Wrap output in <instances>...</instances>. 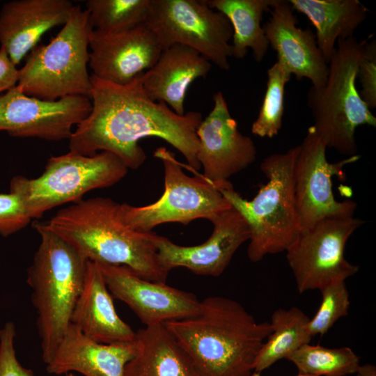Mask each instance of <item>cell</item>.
I'll return each mask as SVG.
<instances>
[{"label": "cell", "mask_w": 376, "mask_h": 376, "mask_svg": "<svg viewBox=\"0 0 376 376\" xmlns=\"http://www.w3.org/2000/svg\"><path fill=\"white\" fill-rule=\"evenodd\" d=\"M142 74L124 85L91 75V110L69 138L70 151L86 156L108 151L128 169H136L146 159L139 141L155 136L185 157L187 169L198 171L196 130L203 120L201 113L178 115L166 104L151 100L142 87Z\"/></svg>", "instance_id": "obj_1"}, {"label": "cell", "mask_w": 376, "mask_h": 376, "mask_svg": "<svg viewBox=\"0 0 376 376\" xmlns=\"http://www.w3.org/2000/svg\"><path fill=\"white\" fill-rule=\"evenodd\" d=\"M201 376H250L272 332L238 301L221 296L201 301L194 315L164 323Z\"/></svg>", "instance_id": "obj_2"}, {"label": "cell", "mask_w": 376, "mask_h": 376, "mask_svg": "<svg viewBox=\"0 0 376 376\" xmlns=\"http://www.w3.org/2000/svg\"><path fill=\"white\" fill-rule=\"evenodd\" d=\"M44 224L87 260L125 265L146 279L166 281L169 272L158 258L156 233L127 227L121 218L120 203L110 198L81 199Z\"/></svg>", "instance_id": "obj_3"}, {"label": "cell", "mask_w": 376, "mask_h": 376, "mask_svg": "<svg viewBox=\"0 0 376 376\" xmlns=\"http://www.w3.org/2000/svg\"><path fill=\"white\" fill-rule=\"evenodd\" d=\"M33 226L40 242L28 268L26 282L37 313L42 359L47 364L71 324L88 260L44 223L36 221Z\"/></svg>", "instance_id": "obj_4"}, {"label": "cell", "mask_w": 376, "mask_h": 376, "mask_svg": "<svg viewBox=\"0 0 376 376\" xmlns=\"http://www.w3.org/2000/svg\"><path fill=\"white\" fill-rule=\"evenodd\" d=\"M297 150L296 146L264 159L260 169L267 182L251 200L244 198L230 182L219 189L248 225L247 255L251 262L285 251L301 231L293 178Z\"/></svg>", "instance_id": "obj_5"}, {"label": "cell", "mask_w": 376, "mask_h": 376, "mask_svg": "<svg viewBox=\"0 0 376 376\" xmlns=\"http://www.w3.org/2000/svg\"><path fill=\"white\" fill-rule=\"evenodd\" d=\"M366 41L354 36L338 40L324 84L311 86L307 94L315 132L327 148L348 157L357 154V127H376V118L356 85Z\"/></svg>", "instance_id": "obj_6"}, {"label": "cell", "mask_w": 376, "mask_h": 376, "mask_svg": "<svg viewBox=\"0 0 376 376\" xmlns=\"http://www.w3.org/2000/svg\"><path fill=\"white\" fill-rule=\"evenodd\" d=\"M92 31L88 10L75 5L57 35L27 55L19 69L17 86L24 94L45 100L72 95L90 98L91 75L87 65Z\"/></svg>", "instance_id": "obj_7"}, {"label": "cell", "mask_w": 376, "mask_h": 376, "mask_svg": "<svg viewBox=\"0 0 376 376\" xmlns=\"http://www.w3.org/2000/svg\"><path fill=\"white\" fill-rule=\"evenodd\" d=\"M128 168L116 155L102 151L86 156L69 151L51 157L36 178L13 177L10 191L21 198L31 219L67 203H76L87 192L111 187L127 173Z\"/></svg>", "instance_id": "obj_8"}, {"label": "cell", "mask_w": 376, "mask_h": 376, "mask_svg": "<svg viewBox=\"0 0 376 376\" xmlns=\"http://www.w3.org/2000/svg\"><path fill=\"white\" fill-rule=\"evenodd\" d=\"M154 156L161 159L164 170V191L155 203L140 207L120 204L123 223L130 228L150 232L164 223L187 225L197 219L212 221L232 206L220 191V186L198 171L189 176L173 152L159 147Z\"/></svg>", "instance_id": "obj_9"}, {"label": "cell", "mask_w": 376, "mask_h": 376, "mask_svg": "<svg viewBox=\"0 0 376 376\" xmlns=\"http://www.w3.org/2000/svg\"><path fill=\"white\" fill-rule=\"evenodd\" d=\"M145 24L162 51L173 45H182L196 50L219 69L229 70L231 24L205 0H150Z\"/></svg>", "instance_id": "obj_10"}, {"label": "cell", "mask_w": 376, "mask_h": 376, "mask_svg": "<svg viewBox=\"0 0 376 376\" xmlns=\"http://www.w3.org/2000/svg\"><path fill=\"white\" fill-rule=\"evenodd\" d=\"M363 223L354 215L332 216L299 233L285 251L300 294L320 290L358 272L359 266L345 258V249L350 237Z\"/></svg>", "instance_id": "obj_11"}, {"label": "cell", "mask_w": 376, "mask_h": 376, "mask_svg": "<svg viewBox=\"0 0 376 376\" xmlns=\"http://www.w3.org/2000/svg\"><path fill=\"white\" fill-rule=\"evenodd\" d=\"M297 147L293 178L301 231L326 217L354 215L357 207L354 201L336 200L332 177L345 178L344 166L358 161L361 156L357 154L336 163L329 162L327 148L313 126Z\"/></svg>", "instance_id": "obj_12"}, {"label": "cell", "mask_w": 376, "mask_h": 376, "mask_svg": "<svg viewBox=\"0 0 376 376\" xmlns=\"http://www.w3.org/2000/svg\"><path fill=\"white\" fill-rule=\"evenodd\" d=\"M91 110V99L72 95L50 101L24 94L17 85L0 95V132L13 137L69 139Z\"/></svg>", "instance_id": "obj_13"}, {"label": "cell", "mask_w": 376, "mask_h": 376, "mask_svg": "<svg viewBox=\"0 0 376 376\" xmlns=\"http://www.w3.org/2000/svg\"><path fill=\"white\" fill-rule=\"evenodd\" d=\"M113 298L126 304L145 326L186 318L198 313L191 292L142 278L125 265L97 264Z\"/></svg>", "instance_id": "obj_14"}, {"label": "cell", "mask_w": 376, "mask_h": 376, "mask_svg": "<svg viewBox=\"0 0 376 376\" xmlns=\"http://www.w3.org/2000/svg\"><path fill=\"white\" fill-rule=\"evenodd\" d=\"M213 100L212 109L196 130L197 159L203 175L221 187L253 163L257 150L251 138L240 132L222 92L216 93Z\"/></svg>", "instance_id": "obj_15"}, {"label": "cell", "mask_w": 376, "mask_h": 376, "mask_svg": "<svg viewBox=\"0 0 376 376\" xmlns=\"http://www.w3.org/2000/svg\"><path fill=\"white\" fill-rule=\"evenodd\" d=\"M211 222L212 235L196 246H180L156 234L155 244L162 267L169 272L181 267L198 275L220 276L240 246L249 240L250 232L244 218L233 207Z\"/></svg>", "instance_id": "obj_16"}, {"label": "cell", "mask_w": 376, "mask_h": 376, "mask_svg": "<svg viewBox=\"0 0 376 376\" xmlns=\"http://www.w3.org/2000/svg\"><path fill=\"white\" fill-rule=\"evenodd\" d=\"M92 75L116 84L131 82L150 69L162 49L146 24L107 33L93 29L89 36Z\"/></svg>", "instance_id": "obj_17"}, {"label": "cell", "mask_w": 376, "mask_h": 376, "mask_svg": "<svg viewBox=\"0 0 376 376\" xmlns=\"http://www.w3.org/2000/svg\"><path fill=\"white\" fill-rule=\"evenodd\" d=\"M270 17L263 26L269 45L276 52L277 61L297 79H308L311 86L326 81L328 63L310 29L298 27V19L288 0H272Z\"/></svg>", "instance_id": "obj_18"}, {"label": "cell", "mask_w": 376, "mask_h": 376, "mask_svg": "<svg viewBox=\"0 0 376 376\" xmlns=\"http://www.w3.org/2000/svg\"><path fill=\"white\" fill-rule=\"evenodd\" d=\"M75 5L69 0H13L0 10V44L17 66L51 29L64 25Z\"/></svg>", "instance_id": "obj_19"}, {"label": "cell", "mask_w": 376, "mask_h": 376, "mask_svg": "<svg viewBox=\"0 0 376 376\" xmlns=\"http://www.w3.org/2000/svg\"><path fill=\"white\" fill-rule=\"evenodd\" d=\"M136 352V339L103 344L89 338L70 324L53 357L46 364V370L57 375L77 372L84 376H124L126 365Z\"/></svg>", "instance_id": "obj_20"}, {"label": "cell", "mask_w": 376, "mask_h": 376, "mask_svg": "<svg viewBox=\"0 0 376 376\" xmlns=\"http://www.w3.org/2000/svg\"><path fill=\"white\" fill-rule=\"evenodd\" d=\"M71 324L89 338L103 344L132 342L136 332L118 315L97 264L87 261L81 290Z\"/></svg>", "instance_id": "obj_21"}, {"label": "cell", "mask_w": 376, "mask_h": 376, "mask_svg": "<svg viewBox=\"0 0 376 376\" xmlns=\"http://www.w3.org/2000/svg\"><path fill=\"white\" fill-rule=\"evenodd\" d=\"M211 68L212 63L196 50L173 45L163 50L155 64L142 74V87L151 100L166 104L182 116L189 86L196 79L205 78Z\"/></svg>", "instance_id": "obj_22"}, {"label": "cell", "mask_w": 376, "mask_h": 376, "mask_svg": "<svg viewBox=\"0 0 376 376\" xmlns=\"http://www.w3.org/2000/svg\"><path fill=\"white\" fill-rule=\"evenodd\" d=\"M137 352L124 376H201L192 360L164 323L136 332Z\"/></svg>", "instance_id": "obj_23"}, {"label": "cell", "mask_w": 376, "mask_h": 376, "mask_svg": "<svg viewBox=\"0 0 376 376\" xmlns=\"http://www.w3.org/2000/svg\"><path fill=\"white\" fill-rule=\"evenodd\" d=\"M315 29L317 45L329 63L338 40L354 36L368 9L358 0H288Z\"/></svg>", "instance_id": "obj_24"}, {"label": "cell", "mask_w": 376, "mask_h": 376, "mask_svg": "<svg viewBox=\"0 0 376 376\" xmlns=\"http://www.w3.org/2000/svg\"><path fill=\"white\" fill-rule=\"evenodd\" d=\"M213 10L224 14L232 29V56L244 58L251 49L253 58L260 62L269 47L261 22L269 11L272 0H205Z\"/></svg>", "instance_id": "obj_25"}, {"label": "cell", "mask_w": 376, "mask_h": 376, "mask_svg": "<svg viewBox=\"0 0 376 376\" xmlns=\"http://www.w3.org/2000/svg\"><path fill=\"white\" fill-rule=\"evenodd\" d=\"M310 319L297 306L275 310L269 322L272 332L260 350L253 372L260 373L309 344L313 337L308 329Z\"/></svg>", "instance_id": "obj_26"}, {"label": "cell", "mask_w": 376, "mask_h": 376, "mask_svg": "<svg viewBox=\"0 0 376 376\" xmlns=\"http://www.w3.org/2000/svg\"><path fill=\"white\" fill-rule=\"evenodd\" d=\"M286 359L297 368L298 374L311 376H347L356 374L360 357L348 347L328 348L306 344Z\"/></svg>", "instance_id": "obj_27"}, {"label": "cell", "mask_w": 376, "mask_h": 376, "mask_svg": "<svg viewBox=\"0 0 376 376\" xmlns=\"http://www.w3.org/2000/svg\"><path fill=\"white\" fill-rule=\"evenodd\" d=\"M150 0H88L86 9L93 29L112 33L146 23Z\"/></svg>", "instance_id": "obj_28"}, {"label": "cell", "mask_w": 376, "mask_h": 376, "mask_svg": "<svg viewBox=\"0 0 376 376\" xmlns=\"http://www.w3.org/2000/svg\"><path fill=\"white\" fill-rule=\"evenodd\" d=\"M265 95L258 117L251 126L253 134L261 138H273L279 132L284 113L285 88L291 73L276 61L267 72Z\"/></svg>", "instance_id": "obj_29"}, {"label": "cell", "mask_w": 376, "mask_h": 376, "mask_svg": "<svg viewBox=\"0 0 376 376\" xmlns=\"http://www.w3.org/2000/svg\"><path fill=\"white\" fill-rule=\"evenodd\" d=\"M322 301L318 310L308 324L312 336L326 334L336 321L347 315L350 305L344 280L331 282L320 290Z\"/></svg>", "instance_id": "obj_30"}, {"label": "cell", "mask_w": 376, "mask_h": 376, "mask_svg": "<svg viewBox=\"0 0 376 376\" xmlns=\"http://www.w3.org/2000/svg\"><path fill=\"white\" fill-rule=\"evenodd\" d=\"M31 219L20 197L10 191L0 194V235L7 237L25 228Z\"/></svg>", "instance_id": "obj_31"}, {"label": "cell", "mask_w": 376, "mask_h": 376, "mask_svg": "<svg viewBox=\"0 0 376 376\" xmlns=\"http://www.w3.org/2000/svg\"><path fill=\"white\" fill-rule=\"evenodd\" d=\"M357 78L361 90L359 94L369 109L376 107V42L367 39L359 63Z\"/></svg>", "instance_id": "obj_32"}, {"label": "cell", "mask_w": 376, "mask_h": 376, "mask_svg": "<svg viewBox=\"0 0 376 376\" xmlns=\"http://www.w3.org/2000/svg\"><path fill=\"white\" fill-rule=\"evenodd\" d=\"M15 336L13 322H7L0 329V376H34L33 372L23 367L16 357Z\"/></svg>", "instance_id": "obj_33"}, {"label": "cell", "mask_w": 376, "mask_h": 376, "mask_svg": "<svg viewBox=\"0 0 376 376\" xmlns=\"http://www.w3.org/2000/svg\"><path fill=\"white\" fill-rule=\"evenodd\" d=\"M18 77L19 69L11 61L6 50L0 47V95L15 87Z\"/></svg>", "instance_id": "obj_34"}, {"label": "cell", "mask_w": 376, "mask_h": 376, "mask_svg": "<svg viewBox=\"0 0 376 376\" xmlns=\"http://www.w3.org/2000/svg\"><path fill=\"white\" fill-rule=\"evenodd\" d=\"M357 376H376V367L370 363L360 366L357 372Z\"/></svg>", "instance_id": "obj_35"}, {"label": "cell", "mask_w": 376, "mask_h": 376, "mask_svg": "<svg viewBox=\"0 0 376 376\" xmlns=\"http://www.w3.org/2000/svg\"><path fill=\"white\" fill-rule=\"evenodd\" d=\"M250 376H261L260 373H258L256 372H253L252 374ZM296 376H311V375H302V374H298Z\"/></svg>", "instance_id": "obj_36"}, {"label": "cell", "mask_w": 376, "mask_h": 376, "mask_svg": "<svg viewBox=\"0 0 376 376\" xmlns=\"http://www.w3.org/2000/svg\"><path fill=\"white\" fill-rule=\"evenodd\" d=\"M65 376H77V375H74L72 373H69L65 374Z\"/></svg>", "instance_id": "obj_37"}]
</instances>
